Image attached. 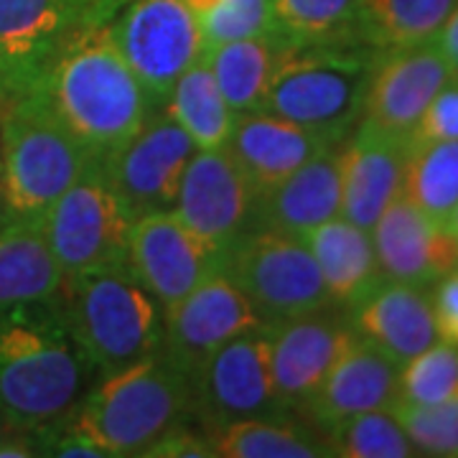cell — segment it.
Masks as SVG:
<instances>
[{
    "instance_id": "7c38bea8",
    "label": "cell",
    "mask_w": 458,
    "mask_h": 458,
    "mask_svg": "<svg viewBox=\"0 0 458 458\" xmlns=\"http://www.w3.org/2000/svg\"><path fill=\"white\" fill-rule=\"evenodd\" d=\"M262 327H270V321L260 309L232 283L225 270H216L176 306L165 309L158 352L191 382L199 367L216 349Z\"/></svg>"
},
{
    "instance_id": "d4e9b609",
    "label": "cell",
    "mask_w": 458,
    "mask_h": 458,
    "mask_svg": "<svg viewBox=\"0 0 458 458\" xmlns=\"http://www.w3.org/2000/svg\"><path fill=\"white\" fill-rule=\"evenodd\" d=\"M64 270L51 252L41 225L13 219L0 229V316L59 298Z\"/></svg>"
},
{
    "instance_id": "836d02e7",
    "label": "cell",
    "mask_w": 458,
    "mask_h": 458,
    "mask_svg": "<svg viewBox=\"0 0 458 458\" xmlns=\"http://www.w3.org/2000/svg\"><path fill=\"white\" fill-rule=\"evenodd\" d=\"M458 393V346L436 342L400 369V400L433 405Z\"/></svg>"
},
{
    "instance_id": "5b68a950",
    "label": "cell",
    "mask_w": 458,
    "mask_h": 458,
    "mask_svg": "<svg viewBox=\"0 0 458 458\" xmlns=\"http://www.w3.org/2000/svg\"><path fill=\"white\" fill-rule=\"evenodd\" d=\"M379 54L364 44H288L260 110L346 140L360 123Z\"/></svg>"
},
{
    "instance_id": "484cf974",
    "label": "cell",
    "mask_w": 458,
    "mask_h": 458,
    "mask_svg": "<svg viewBox=\"0 0 458 458\" xmlns=\"http://www.w3.org/2000/svg\"><path fill=\"white\" fill-rule=\"evenodd\" d=\"M214 456L222 458H324L331 456L318 428L293 423L288 412L245 418L207 428Z\"/></svg>"
},
{
    "instance_id": "ac0fdd59",
    "label": "cell",
    "mask_w": 458,
    "mask_h": 458,
    "mask_svg": "<svg viewBox=\"0 0 458 458\" xmlns=\"http://www.w3.org/2000/svg\"><path fill=\"white\" fill-rule=\"evenodd\" d=\"M372 232L387 280L426 288L458 267V240L420 212L403 191L379 214Z\"/></svg>"
},
{
    "instance_id": "52a82bcc",
    "label": "cell",
    "mask_w": 458,
    "mask_h": 458,
    "mask_svg": "<svg viewBox=\"0 0 458 458\" xmlns=\"http://www.w3.org/2000/svg\"><path fill=\"white\" fill-rule=\"evenodd\" d=\"M222 270L276 327L331 306L318 262L303 237L278 229H247L225 247Z\"/></svg>"
},
{
    "instance_id": "f546056e",
    "label": "cell",
    "mask_w": 458,
    "mask_h": 458,
    "mask_svg": "<svg viewBox=\"0 0 458 458\" xmlns=\"http://www.w3.org/2000/svg\"><path fill=\"white\" fill-rule=\"evenodd\" d=\"M403 194L445 229L458 207V140L408 143Z\"/></svg>"
},
{
    "instance_id": "3957f363",
    "label": "cell",
    "mask_w": 458,
    "mask_h": 458,
    "mask_svg": "<svg viewBox=\"0 0 458 458\" xmlns=\"http://www.w3.org/2000/svg\"><path fill=\"white\" fill-rule=\"evenodd\" d=\"M191 412V382L161 352L105 372L80 400L69 423L99 443L107 456H140L164 430Z\"/></svg>"
},
{
    "instance_id": "7bdbcfd3",
    "label": "cell",
    "mask_w": 458,
    "mask_h": 458,
    "mask_svg": "<svg viewBox=\"0 0 458 458\" xmlns=\"http://www.w3.org/2000/svg\"><path fill=\"white\" fill-rule=\"evenodd\" d=\"M11 430H13V428L8 426V420H5V418H3V412H0V441H3Z\"/></svg>"
},
{
    "instance_id": "d6986e66",
    "label": "cell",
    "mask_w": 458,
    "mask_h": 458,
    "mask_svg": "<svg viewBox=\"0 0 458 458\" xmlns=\"http://www.w3.org/2000/svg\"><path fill=\"white\" fill-rule=\"evenodd\" d=\"M354 328L328 309L270 327V364L285 408H298L313 394L339 360Z\"/></svg>"
},
{
    "instance_id": "e575fe53",
    "label": "cell",
    "mask_w": 458,
    "mask_h": 458,
    "mask_svg": "<svg viewBox=\"0 0 458 458\" xmlns=\"http://www.w3.org/2000/svg\"><path fill=\"white\" fill-rule=\"evenodd\" d=\"M199 26L204 49L280 33L273 0H219L212 11L199 16Z\"/></svg>"
},
{
    "instance_id": "2e32d148",
    "label": "cell",
    "mask_w": 458,
    "mask_h": 458,
    "mask_svg": "<svg viewBox=\"0 0 458 458\" xmlns=\"http://www.w3.org/2000/svg\"><path fill=\"white\" fill-rule=\"evenodd\" d=\"M174 212L201 237L227 247L252 229L255 189L225 148H197L183 171Z\"/></svg>"
},
{
    "instance_id": "603a6c76",
    "label": "cell",
    "mask_w": 458,
    "mask_h": 458,
    "mask_svg": "<svg viewBox=\"0 0 458 458\" xmlns=\"http://www.w3.org/2000/svg\"><path fill=\"white\" fill-rule=\"evenodd\" d=\"M342 146V214L352 225L372 229L379 214L403 191L408 140L357 125Z\"/></svg>"
},
{
    "instance_id": "8d00e7d4",
    "label": "cell",
    "mask_w": 458,
    "mask_h": 458,
    "mask_svg": "<svg viewBox=\"0 0 458 458\" xmlns=\"http://www.w3.org/2000/svg\"><path fill=\"white\" fill-rule=\"evenodd\" d=\"M140 456L148 458H216L207 433L183 426V420L164 430Z\"/></svg>"
},
{
    "instance_id": "ffe728a7",
    "label": "cell",
    "mask_w": 458,
    "mask_h": 458,
    "mask_svg": "<svg viewBox=\"0 0 458 458\" xmlns=\"http://www.w3.org/2000/svg\"><path fill=\"white\" fill-rule=\"evenodd\" d=\"M339 143L344 140H336L327 132L303 128L265 110H252L234 114V125L225 150L245 174L258 197L260 191L291 176L327 148Z\"/></svg>"
},
{
    "instance_id": "83f0119b",
    "label": "cell",
    "mask_w": 458,
    "mask_h": 458,
    "mask_svg": "<svg viewBox=\"0 0 458 458\" xmlns=\"http://www.w3.org/2000/svg\"><path fill=\"white\" fill-rule=\"evenodd\" d=\"M288 38L280 33L229 41L204 49V62L212 69L219 92L234 113L260 110L270 74L278 64L280 54L288 49Z\"/></svg>"
},
{
    "instance_id": "9a60e30c",
    "label": "cell",
    "mask_w": 458,
    "mask_h": 458,
    "mask_svg": "<svg viewBox=\"0 0 458 458\" xmlns=\"http://www.w3.org/2000/svg\"><path fill=\"white\" fill-rule=\"evenodd\" d=\"M451 77L456 72L436 38L410 49L382 51L369 77L360 125L408 140L428 102Z\"/></svg>"
},
{
    "instance_id": "277c9868",
    "label": "cell",
    "mask_w": 458,
    "mask_h": 458,
    "mask_svg": "<svg viewBox=\"0 0 458 458\" xmlns=\"http://www.w3.org/2000/svg\"><path fill=\"white\" fill-rule=\"evenodd\" d=\"M62 316L89 364L113 372L156 354L164 339L158 301L131 265H110L66 276Z\"/></svg>"
},
{
    "instance_id": "d590c367",
    "label": "cell",
    "mask_w": 458,
    "mask_h": 458,
    "mask_svg": "<svg viewBox=\"0 0 458 458\" xmlns=\"http://www.w3.org/2000/svg\"><path fill=\"white\" fill-rule=\"evenodd\" d=\"M458 140V74L451 77L428 102L408 143H441Z\"/></svg>"
},
{
    "instance_id": "ba28073f",
    "label": "cell",
    "mask_w": 458,
    "mask_h": 458,
    "mask_svg": "<svg viewBox=\"0 0 458 458\" xmlns=\"http://www.w3.org/2000/svg\"><path fill=\"white\" fill-rule=\"evenodd\" d=\"M135 216L114 191L102 164H92L38 222L66 276L128 265Z\"/></svg>"
},
{
    "instance_id": "cb8c5ba5",
    "label": "cell",
    "mask_w": 458,
    "mask_h": 458,
    "mask_svg": "<svg viewBox=\"0 0 458 458\" xmlns=\"http://www.w3.org/2000/svg\"><path fill=\"white\" fill-rule=\"evenodd\" d=\"M303 240L311 247L328 298L336 306L352 309L385 280L369 229L357 227L344 216H334L311 229Z\"/></svg>"
},
{
    "instance_id": "60d3db41",
    "label": "cell",
    "mask_w": 458,
    "mask_h": 458,
    "mask_svg": "<svg viewBox=\"0 0 458 458\" xmlns=\"http://www.w3.org/2000/svg\"><path fill=\"white\" fill-rule=\"evenodd\" d=\"M13 222V212L8 207V197H5V181H3V164H0V229Z\"/></svg>"
},
{
    "instance_id": "1f68e13d",
    "label": "cell",
    "mask_w": 458,
    "mask_h": 458,
    "mask_svg": "<svg viewBox=\"0 0 458 458\" xmlns=\"http://www.w3.org/2000/svg\"><path fill=\"white\" fill-rule=\"evenodd\" d=\"M280 36L291 44H357V0H273Z\"/></svg>"
},
{
    "instance_id": "8992f818",
    "label": "cell",
    "mask_w": 458,
    "mask_h": 458,
    "mask_svg": "<svg viewBox=\"0 0 458 458\" xmlns=\"http://www.w3.org/2000/svg\"><path fill=\"white\" fill-rule=\"evenodd\" d=\"M0 164L13 219L38 225L51 204L98 158L41 99L23 95L3 120Z\"/></svg>"
},
{
    "instance_id": "d6a6232c",
    "label": "cell",
    "mask_w": 458,
    "mask_h": 458,
    "mask_svg": "<svg viewBox=\"0 0 458 458\" xmlns=\"http://www.w3.org/2000/svg\"><path fill=\"white\" fill-rule=\"evenodd\" d=\"M390 410L418 454L458 458V393L433 405L397 400Z\"/></svg>"
},
{
    "instance_id": "74e56055",
    "label": "cell",
    "mask_w": 458,
    "mask_h": 458,
    "mask_svg": "<svg viewBox=\"0 0 458 458\" xmlns=\"http://www.w3.org/2000/svg\"><path fill=\"white\" fill-rule=\"evenodd\" d=\"M433 318L438 339L458 346V273H448L436 280V288L430 293Z\"/></svg>"
},
{
    "instance_id": "4fadbf2b",
    "label": "cell",
    "mask_w": 458,
    "mask_h": 458,
    "mask_svg": "<svg viewBox=\"0 0 458 458\" xmlns=\"http://www.w3.org/2000/svg\"><path fill=\"white\" fill-rule=\"evenodd\" d=\"M194 153V140L164 110L150 114L125 146L105 156L99 164L138 219L143 214L174 209L183 171Z\"/></svg>"
},
{
    "instance_id": "8fae6325",
    "label": "cell",
    "mask_w": 458,
    "mask_h": 458,
    "mask_svg": "<svg viewBox=\"0 0 458 458\" xmlns=\"http://www.w3.org/2000/svg\"><path fill=\"white\" fill-rule=\"evenodd\" d=\"M191 412L204 430L288 412L273 379L270 327L232 339L199 367L191 379Z\"/></svg>"
},
{
    "instance_id": "ab89813d",
    "label": "cell",
    "mask_w": 458,
    "mask_h": 458,
    "mask_svg": "<svg viewBox=\"0 0 458 458\" xmlns=\"http://www.w3.org/2000/svg\"><path fill=\"white\" fill-rule=\"evenodd\" d=\"M131 0H98V5H95V21L98 23H107L110 18L123 8V5H128Z\"/></svg>"
},
{
    "instance_id": "f1b7e54d",
    "label": "cell",
    "mask_w": 458,
    "mask_h": 458,
    "mask_svg": "<svg viewBox=\"0 0 458 458\" xmlns=\"http://www.w3.org/2000/svg\"><path fill=\"white\" fill-rule=\"evenodd\" d=\"M165 102H168L165 113L179 123L199 150L225 148L237 113L229 107L225 95L219 92L212 69L207 66L204 56H199L197 62L181 74Z\"/></svg>"
},
{
    "instance_id": "5bb4252c",
    "label": "cell",
    "mask_w": 458,
    "mask_h": 458,
    "mask_svg": "<svg viewBox=\"0 0 458 458\" xmlns=\"http://www.w3.org/2000/svg\"><path fill=\"white\" fill-rule=\"evenodd\" d=\"M222 258L225 247L201 237L174 209L132 222L128 265L164 311L222 270Z\"/></svg>"
},
{
    "instance_id": "44dd1931",
    "label": "cell",
    "mask_w": 458,
    "mask_h": 458,
    "mask_svg": "<svg viewBox=\"0 0 458 458\" xmlns=\"http://www.w3.org/2000/svg\"><path fill=\"white\" fill-rule=\"evenodd\" d=\"M346 311L349 327L400 367L438 342L430 293L418 285L385 278Z\"/></svg>"
},
{
    "instance_id": "7402d4cb",
    "label": "cell",
    "mask_w": 458,
    "mask_h": 458,
    "mask_svg": "<svg viewBox=\"0 0 458 458\" xmlns=\"http://www.w3.org/2000/svg\"><path fill=\"white\" fill-rule=\"evenodd\" d=\"M342 146L327 148L291 176L255 197L252 227L306 237L342 214Z\"/></svg>"
},
{
    "instance_id": "9c48e42d",
    "label": "cell",
    "mask_w": 458,
    "mask_h": 458,
    "mask_svg": "<svg viewBox=\"0 0 458 458\" xmlns=\"http://www.w3.org/2000/svg\"><path fill=\"white\" fill-rule=\"evenodd\" d=\"M110 33L153 105L165 102L181 74L204 54L199 16L186 0H131Z\"/></svg>"
},
{
    "instance_id": "e0dca14e",
    "label": "cell",
    "mask_w": 458,
    "mask_h": 458,
    "mask_svg": "<svg viewBox=\"0 0 458 458\" xmlns=\"http://www.w3.org/2000/svg\"><path fill=\"white\" fill-rule=\"evenodd\" d=\"M400 364L354 331L339 360L298 410L321 433L352 415L390 410L400 400Z\"/></svg>"
},
{
    "instance_id": "4dcf8cb0",
    "label": "cell",
    "mask_w": 458,
    "mask_h": 458,
    "mask_svg": "<svg viewBox=\"0 0 458 458\" xmlns=\"http://www.w3.org/2000/svg\"><path fill=\"white\" fill-rule=\"evenodd\" d=\"M331 456L344 458H410L418 456L408 433L393 410H369L352 415L324 430Z\"/></svg>"
},
{
    "instance_id": "6da1fadb",
    "label": "cell",
    "mask_w": 458,
    "mask_h": 458,
    "mask_svg": "<svg viewBox=\"0 0 458 458\" xmlns=\"http://www.w3.org/2000/svg\"><path fill=\"white\" fill-rule=\"evenodd\" d=\"M26 95L41 99L98 161L125 146L153 114L143 84L114 47L110 23L72 38Z\"/></svg>"
},
{
    "instance_id": "f35d334b",
    "label": "cell",
    "mask_w": 458,
    "mask_h": 458,
    "mask_svg": "<svg viewBox=\"0 0 458 458\" xmlns=\"http://www.w3.org/2000/svg\"><path fill=\"white\" fill-rule=\"evenodd\" d=\"M436 44L441 47V51L445 54V59L451 62L454 72L458 74V3L456 8L451 11L448 21L443 23V29L436 36Z\"/></svg>"
},
{
    "instance_id": "30bf717a",
    "label": "cell",
    "mask_w": 458,
    "mask_h": 458,
    "mask_svg": "<svg viewBox=\"0 0 458 458\" xmlns=\"http://www.w3.org/2000/svg\"><path fill=\"white\" fill-rule=\"evenodd\" d=\"M98 0H0V95L23 98L72 38L98 26Z\"/></svg>"
},
{
    "instance_id": "4316f807",
    "label": "cell",
    "mask_w": 458,
    "mask_h": 458,
    "mask_svg": "<svg viewBox=\"0 0 458 458\" xmlns=\"http://www.w3.org/2000/svg\"><path fill=\"white\" fill-rule=\"evenodd\" d=\"M458 0H357L354 41L377 51L433 41Z\"/></svg>"
},
{
    "instance_id": "b9f144b4",
    "label": "cell",
    "mask_w": 458,
    "mask_h": 458,
    "mask_svg": "<svg viewBox=\"0 0 458 458\" xmlns=\"http://www.w3.org/2000/svg\"><path fill=\"white\" fill-rule=\"evenodd\" d=\"M445 229H448V232H451V234H454V237H456V240H458V207H456V209H454V214H451V219H448V225H445Z\"/></svg>"
},
{
    "instance_id": "7a4b0ae2",
    "label": "cell",
    "mask_w": 458,
    "mask_h": 458,
    "mask_svg": "<svg viewBox=\"0 0 458 458\" xmlns=\"http://www.w3.org/2000/svg\"><path fill=\"white\" fill-rule=\"evenodd\" d=\"M54 301L0 316V412L23 433L62 426L95 369Z\"/></svg>"
}]
</instances>
